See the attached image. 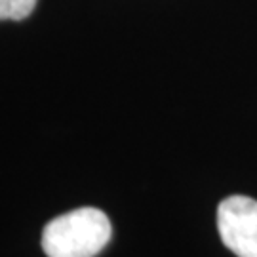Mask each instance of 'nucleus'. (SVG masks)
<instances>
[{"label": "nucleus", "mask_w": 257, "mask_h": 257, "mask_svg": "<svg viewBox=\"0 0 257 257\" xmlns=\"http://www.w3.org/2000/svg\"><path fill=\"white\" fill-rule=\"evenodd\" d=\"M109 217L97 208H78L44 227L42 249L48 257H95L110 240Z\"/></svg>", "instance_id": "nucleus-1"}, {"label": "nucleus", "mask_w": 257, "mask_h": 257, "mask_svg": "<svg viewBox=\"0 0 257 257\" xmlns=\"http://www.w3.org/2000/svg\"><path fill=\"white\" fill-rule=\"evenodd\" d=\"M217 229L223 244L238 257H257V200L229 196L217 208Z\"/></svg>", "instance_id": "nucleus-2"}, {"label": "nucleus", "mask_w": 257, "mask_h": 257, "mask_svg": "<svg viewBox=\"0 0 257 257\" xmlns=\"http://www.w3.org/2000/svg\"><path fill=\"white\" fill-rule=\"evenodd\" d=\"M37 0H0V21H21L33 14Z\"/></svg>", "instance_id": "nucleus-3"}]
</instances>
